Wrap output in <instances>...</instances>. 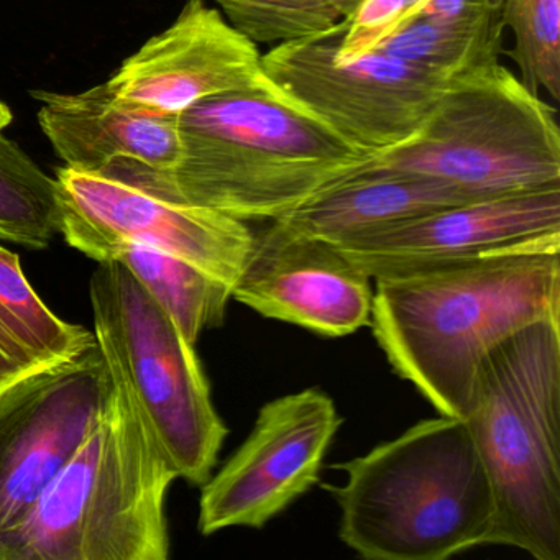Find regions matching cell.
<instances>
[{"label": "cell", "mask_w": 560, "mask_h": 560, "mask_svg": "<svg viewBox=\"0 0 560 560\" xmlns=\"http://www.w3.org/2000/svg\"><path fill=\"white\" fill-rule=\"evenodd\" d=\"M96 346L94 332L61 319L44 303L19 255L0 247V392Z\"/></svg>", "instance_id": "17"}, {"label": "cell", "mask_w": 560, "mask_h": 560, "mask_svg": "<svg viewBox=\"0 0 560 560\" xmlns=\"http://www.w3.org/2000/svg\"><path fill=\"white\" fill-rule=\"evenodd\" d=\"M222 14L255 45L288 44L346 21L362 0H215Z\"/></svg>", "instance_id": "22"}, {"label": "cell", "mask_w": 560, "mask_h": 560, "mask_svg": "<svg viewBox=\"0 0 560 560\" xmlns=\"http://www.w3.org/2000/svg\"><path fill=\"white\" fill-rule=\"evenodd\" d=\"M60 234L57 178L0 132V241L32 250Z\"/></svg>", "instance_id": "20"}, {"label": "cell", "mask_w": 560, "mask_h": 560, "mask_svg": "<svg viewBox=\"0 0 560 560\" xmlns=\"http://www.w3.org/2000/svg\"><path fill=\"white\" fill-rule=\"evenodd\" d=\"M12 122V113L4 103H0V132Z\"/></svg>", "instance_id": "25"}, {"label": "cell", "mask_w": 560, "mask_h": 560, "mask_svg": "<svg viewBox=\"0 0 560 560\" xmlns=\"http://www.w3.org/2000/svg\"><path fill=\"white\" fill-rule=\"evenodd\" d=\"M113 260L149 291L170 314L189 342H198L202 330L222 326L232 290L188 261L147 247H120Z\"/></svg>", "instance_id": "19"}, {"label": "cell", "mask_w": 560, "mask_h": 560, "mask_svg": "<svg viewBox=\"0 0 560 560\" xmlns=\"http://www.w3.org/2000/svg\"><path fill=\"white\" fill-rule=\"evenodd\" d=\"M32 94L44 106L42 130L70 168L101 173L113 163L133 162L163 172L178 162V117L127 109L101 86L81 94Z\"/></svg>", "instance_id": "15"}, {"label": "cell", "mask_w": 560, "mask_h": 560, "mask_svg": "<svg viewBox=\"0 0 560 560\" xmlns=\"http://www.w3.org/2000/svg\"><path fill=\"white\" fill-rule=\"evenodd\" d=\"M343 22L261 55L275 91L365 155L393 149L424 122L452 80L385 51L343 60Z\"/></svg>", "instance_id": "8"}, {"label": "cell", "mask_w": 560, "mask_h": 560, "mask_svg": "<svg viewBox=\"0 0 560 560\" xmlns=\"http://www.w3.org/2000/svg\"><path fill=\"white\" fill-rule=\"evenodd\" d=\"M113 389L96 346L0 392V536L27 520L103 418Z\"/></svg>", "instance_id": "10"}, {"label": "cell", "mask_w": 560, "mask_h": 560, "mask_svg": "<svg viewBox=\"0 0 560 560\" xmlns=\"http://www.w3.org/2000/svg\"><path fill=\"white\" fill-rule=\"evenodd\" d=\"M265 83L258 45L205 0H188L175 24L150 38L101 88L127 109L178 117L202 101Z\"/></svg>", "instance_id": "12"}, {"label": "cell", "mask_w": 560, "mask_h": 560, "mask_svg": "<svg viewBox=\"0 0 560 560\" xmlns=\"http://www.w3.org/2000/svg\"><path fill=\"white\" fill-rule=\"evenodd\" d=\"M431 4L432 0H362L343 21L339 57L355 60L373 54L421 18Z\"/></svg>", "instance_id": "23"}, {"label": "cell", "mask_w": 560, "mask_h": 560, "mask_svg": "<svg viewBox=\"0 0 560 560\" xmlns=\"http://www.w3.org/2000/svg\"><path fill=\"white\" fill-rule=\"evenodd\" d=\"M332 468L346 475L326 485L340 540L363 559L444 560L488 546L493 490L465 419H424Z\"/></svg>", "instance_id": "3"}, {"label": "cell", "mask_w": 560, "mask_h": 560, "mask_svg": "<svg viewBox=\"0 0 560 560\" xmlns=\"http://www.w3.org/2000/svg\"><path fill=\"white\" fill-rule=\"evenodd\" d=\"M355 170H389L444 183L474 199L560 186L557 113L497 63L455 78L405 142Z\"/></svg>", "instance_id": "6"}, {"label": "cell", "mask_w": 560, "mask_h": 560, "mask_svg": "<svg viewBox=\"0 0 560 560\" xmlns=\"http://www.w3.org/2000/svg\"><path fill=\"white\" fill-rule=\"evenodd\" d=\"M553 234H560V186L435 209L336 248L373 280L533 244Z\"/></svg>", "instance_id": "13"}, {"label": "cell", "mask_w": 560, "mask_h": 560, "mask_svg": "<svg viewBox=\"0 0 560 560\" xmlns=\"http://www.w3.org/2000/svg\"><path fill=\"white\" fill-rule=\"evenodd\" d=\"M501 19L514 38L503 55L516 65L524 86L559 101L560 0H501Z\"/></svg>", "instance_id": "21"}, {"label": "cell", "mask_w": 560, "mask_h": 560, "mask_svg": "<svg viewBox=\"0 0 560 560\" xmlns=\"http://www.w3.org/2000/svg\"><path fill=\"white\" fill-rule=\"evenodd\" d=\"M501 12V0H432L421 18L452 19Z\"/></svg>", "instance_id": "24"}, {"label": "cell", "mask_w": 560, "mask_h": 560, "mask_svg": "<svg viewBox=\"0 0 560 560\" xmlns=\"http://www.w3.org/2000/svg\"><path fill=\"white\" fill-rule=\"evenodd\" d=\"M342 424L336 402L317 388L261 406L248 438L202 485L198 527L260 529L319 483L324 458Z\"/></svg>", "instance_id": "11"}, {"label": "cell", "mask_w": 560, "mask_h": 560, "mask_svg": "<svg viewBox=\"0 0 560 560\" xmlns=\"http://www.w3.org/2000/svg\"><path fill=\"white\" fill-rule=\"evenodd\" d=\"M27 520L0 536V560H166L165 500L178 478L126 386Z\"/></svg>", "instance_id": "4"}, {"label": "cell", "mask_w": 560, "mask_h": 560, "mask_svg": "<svg viewBox=\"0 0 560 560\" xmlns=\"http://www.w3.org/2000/svg\"><path fill=\"white\" fill-rule=\"evenodd\" d=\"M90 294L94 336L107 366L170 467L202 487L229 429L215 411L195 343L120 261L97 264Z\"/></svg>", "instance_id": "7"}, {"label": "cell", "mask_w": 560, "mask_h": 560, "mask_svg": "<svg viewBox=\"0 0 560 560\" xmlns=\"http://www.w3.org/2000/svg\"><path fill=\"white\" fill-rule=\"evenodd\" d=\"M465 421L493 490L488 546L559 560V320L529 324L488 353Z\"/></svg>", "instance_id": "5"}, {"label": "cell", "mask_w": 560, "mask_h": 560, "mask_svg": "<svg viewBox=\"0 0 560 560\" xmlns=\"http://www.w3.org/2000/svg\"><path fill=\"white\" fill-rule=\"evenodd\" d=\"M178 136L173 168L116 162L100 175L248 224L287 214L369 156L268 81L189 107L178 116Z\"/></svg>", "instance_id": "2"}, {"label": "cell", "mask_w": 560, "mask_h": 560, "mask_svg": "<svg viewBox=\"0 0 560 560\" xmlns=\"http://www.w3.org/2000/svg\"><path fill=\"white\" fill-rule=\"evenodd\" d=\"M60 234L94 261L120 247L153 248L188 261L234 288L254 250L247 222L198 206L166 201L100 173L58 170Z\"/></svg>", "instance_id": "9"}, {"label": "cell", "mask_w": 560, "mask_h": 560, "mask_svg": "<svg viewBox=\"0 0 560 560\" xmlns=\"http://www.w3.org/2000/svg\"><path fill=\"white\" fill-rule=\"evenodd\" d=\"M477 201L458 189L424 176L389 170H353L313 198L270 222L268 229L288 237L346 244L396 222Z\"/></svg>", "instance_id": "16"}, {"label": "cell", "mask_w": 560, "mask_h": 560, "mask_svg": "<svg viewBox=\"0 0 560 560\" xmlns=\"http://www.w3.org/2000/svg\"><path fill=\"white\" fill-rule=\"evenodd\" d=\"M373 280L369 326L389 365L439 415L465 419L488 353L537 320L560 323V234Z\"/></svg>", "instance_id": "1"}, {"label": "cell", "mask_w": 560, "mask_h": 560, "mask_svg": "<svg viewBox=\"0 0 560 560\" xmlns=\"http://www.w3.org/2000/svg\"><path fill=\"white\" fill-rule=\"evenodd\" d=\"M501 12L464 18H418L378 50L445 80L500 63L504 54Z\"/></svg>", "instance_id": "18"}, {"label": "cell", "mask_w": 560, "mask_h": 560, "mask_svg": "<svg viewBox=\"0 0 560 560\" xmlns=\"http://www.w3.org/2000/svg\"><path fill=\"white\" fill-rule=\"evenodd\" d=\"M232 300L268 319L323 337H346L369 326L372 278L326 242L265 229L232 288Z\"/></svg>", "instance_id": "14"}]
</instances>
